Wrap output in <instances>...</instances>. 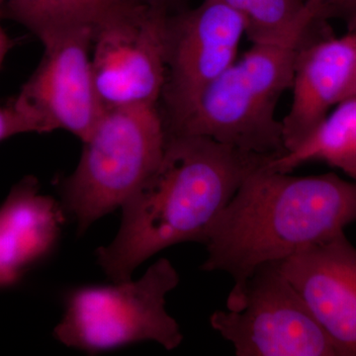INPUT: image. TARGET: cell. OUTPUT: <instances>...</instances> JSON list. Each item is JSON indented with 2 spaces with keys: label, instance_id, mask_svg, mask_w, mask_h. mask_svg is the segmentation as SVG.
<instances>
[{
  "label": "cell",
  "instance_id": "cell-1",
  "mask_svg": "<svg viewBox=\"0 0 356 356\" xmlns=\"http://www.w3.org/2000/svg\"><path fill=\"white\" fill-rule=\"evenodd\" d=\"M269 156L199 136H168L152 177L122 205L120 229L96 250L114 283L132 280L140 264L180 243H205L229 201Z\"/></svg>",
  "mask_w": 356,
  "mask_h": 356
},
{
  "label": "cell",
  "instance_id": "cell-2",
  "mask_svg": "<svg viewBox=\"0 0 356 356\" xmlns=\"http://www.w3.org/2000/svg\"><path fill=\"white\" fill-rule=\"evenodd\" d=\"M266 165L245 178L204 243L201 270L229 274L232 290L259 267L341 235L356 222L355 181L334 172L293 177Z\"/></svg>",
  "mask_w": 356,
  "mask_h": 356
},
{
  "label": "cell",
  "instance_id": "cell-3",
  "mask_svg": "<svg viewBox=\"0 0 356 356\" xmlns=\"http://www.w3.org/2000/svg\"><path fill=\"white\" fill-rule=\"evenodd\" d=\"M311 2L287 34L257 42L204 91L181 125L168 136L209 138L247 153L276 158L285 153L282 123L275 117L281 95L291 88L302 42L321 17Z\"/></svg>",
  "mask_w": 356,
  "mask_h": 356
},
{
  "label": "cell",
  "instance_id": "cell-4",
  "mask_svg": "<svg viewBox=\"0 0 356 356\" xmlns=\"http://www.w3.org/2000/svg\"><path fill=\"white\" fill-rule=\"evenodd\" d=\"M166 130L159 106L105 110L76 170L62 185L65 209L79 234L124 203L156 172Z\"/></svg>",
  "mask_w": 356,
  "mask_h": 356
},
{
  "label": "cell",
  "instance_id": "cell-5",
  "mask_svg": "<svg viewBox=\"0 0 356 356\" xmlns=\"http://www.w3.org/2000/svg\"><path fill=\"white\" fill-rule=\"evenodd\" d=\"M178 283L175 267L161 259L140 280L79 288L67 297L64 317L55 327L56 339L89 353L140 341L175 350L184 336L166 311L165 299Z\"/></svg>",
  "mask_w": 356,
  "mask_h": 356
},
{
  "label": "cell",
  "instance_id": "cell-6",
  "mask_svg": "<svg viewBox=\"0 0 356 356\" xmlns=\"http://www.w3.org/2000/svg\"><path fill=\"white\" fill-rule=\"evenodd\" d=\"M210 325L238 356H341L278 261L259 267L232 290L227 311L214 312Z\"/></svg>",
  "mask_w": 356,
  "mask_h": 356
},
{
  "label": "cell",
  "instance_id": "cell-7",
  "mask_svg": "<svg viewBox=\"0 0 356 356\" xmlns=\"http://www.w3.org/2000/svg\"><path fill=\"white\" fill-rule=\"evenodd\" d=\"M245 32L242 15L224 0H203L195 8L168 14L161 98L166 135L181 125L204 91L235 62Z\"/></svg>",
  "mask_w": 356,
  "mask_h": 356
},
{
  "label": "cell",
  "instance_id": "cell-8",
  "mask_svg": "<svg viewBox=\"0 0 356 356\" xmlns=\"http://www.w3.org/2000/svg\"><path fill=\"white\" fill-rule=\"evenodd\" d=\"M168 14L137 4L96 29L91 69L104 111L159 106L166 77Z\"/></svg>",
  "mask_w": 356,
  "mask_h": 356
},
{
  "label": "cell",
  "instance_id": "cell-9",
  "mask_svg": "<svg viewBox=\"0 0 356 356\" xmlns=\"http://www.w3.org/2000/svg\"><path fill=\"white\" fill-rule=\"evenodd\" d=\"M95 34L83 28L43 44L41 62L13 99L30 133L65 130L83 143L92 133L104 112L91 69Z\"/></svg>",
  "mask_w": 356,
  "mask_h": 356
},
{
  "label": "cell",
  "instance_id": "cell-10",
  "mask_svg": "<svg viewBox=\"0 0 356 356\" xmlns=\"http://www.w3.org/2000/svg\"><path fill=\"white\" fill-rule=\"evenodd\" d=\"M341 356H356V248L344 233L278 261Z\"/></svg>",
  "mask_w": 356,
  "mask_h": 356
},
{
  "label": "cell",
  "instance_id": "cell-11",
  "mask_svg": "<svg viewBox=\"0 0 356 356\" xmlns=\"http://www.w3.org/2000/svg\"><path fill=\"white\" fill-rule=\"evenodd\" d=\"M355 60L356 32L334 36L321 18L295 60L291 106L281 121L285 153L298 147L341 102Z\"/></svg>",
  "mask_w": 356,
  "mask_h": 356
},
{
  "label": "cell",
  "instance_id": "cell-12",
  "mask_svg": "<svg viewBox=\"0 0 356 356\" xmlns=\"http://www.w3.org/2000/svg\"><path fill=\"white\" fill-rule=\"evenodd\" d=\"M63 218L57 203L40 194L36 178L13 187L0 207V288L17 282L53 250Z\"/></svg>",
  "mask_w": 356,
  "mask_h": 356
},
{
  "label": "cell",
  "instance_id": "cell-13",
  "mask_svg": "<svg viewBox=\"0 0 356 356\" xmlns=\"http://www.w3.org/2000/svg\"><path fill=\"white\" fill-rule=\"evenodd\" d=\"M313 161L339 168L356 182V95L341 100L298 147L269 159L266 168L290 173Z\"/></svg>",
  "mask_w": 356,
  "mask_h": 356
},
{
  "label": "cell",
  "instance_id": "cell-14",
  "mask_svg": "<svg viewBox=\"0 0 356 356\" xmlns=\"http://www.w3.org/2000/svg\"><path fill=\"white\" fill-rule=\"evenodd\" d=\"M133 6L118 0H7L6 18L24 26L44 44L74 30L96 31Z\"/></svg>",
  "mask_w": 356,
  "mask_h": 356
},
{
  "label": "cell",
  "instance_id": "cell-15",
  "mask_svg": "<svg viewBox=\"0 0 356 356\" xmlns=\"http://www.w3.org/2000/svg\"><path fill=\"white\" fill-rule=\"evenodd\" d=\"M242 15L252 43L273 41L287 34L307 13V0H224Z\"/></svg>",
  "mask_w": 356,
  "mask_h": 356
},
{
  "label": "cell",
  "instance_id": "cell-16",
  "mask_svg": "<svg viewBox=\"0 0 356 356\" xmlns=\"http://www.w3.org/2000/svg\"><path fill=\"white\" fill-rule=\"evenodd\" d=\"M321 16L325 20L339 18L346 21L348 31L356 32V0H325Z\"/></svg>",
  "mask_w": 356,
  "mask_h": 356
},
{
  "label": "cell",
  "instance_id": "cell-17",
  "mask_svg": "<svg viewBox=\"0 0 356 356\" xmlns=\"http://www.w3.org/2000/svg\"><path fill=\"white\" fill-rule=\"evenodd\" d=\"M23 133H30V129L14 108L13 99L6 104L0 105V142Z\"/></svg>",
  "mask_w": 356,
  "mask_h": 356
},
{
  "label": "cell",
  "instance_id": "cell-18",
  "mask_svg": "<svg viewBox=\"0 0 356 356\" xmlns=\"http://www.w3.org/2000/svg\"><path fill=\"white\" fill-rule=\"evenodd\" d=\"M3 18L0 16V69L3 65L4 60L9 51L13 48L14 41L8 36L4 28L2 27L1 20Z\"/></svg>",
  "mask_w": 356,
  "mask_h": 356
},
{
  "label": "cell",
  "instance_id": "cell-19",
  "mask_svg": "<svg viewBox=\"0 0 356 356\" xmlns=\"http://www.w3.org/2000/svg\"><path fill=\"white\" fill-rule=\"evenodd\" d=\"M353 95H356V60L353 74H351L350 81H348V86H346V90H344L341 100Z\"/></svg>",
  "mask_w": 356,
  "mask_h": 356
},
{
  "label": "cell",
  "instance_id": "cell-20",
  "mask_svg": "<svg viewBox=\"0 0 356 356\" xmlns=\"http://www.w3.org/2000/svg\"><path fill=\"white\" fill-rule=\"evenodd\" d=\"M177 0H147L149 6L156 7V8L165 10L166 13H170V8L177 3Z\"/></svg>",
  "mask_w": 356,
  "mask_h": 356
},
{
  "label": "cell",
  "instance_id": "cell-21",
  "mask_svg": "<svg viewBox=\"0 0 356 356\" xmlns=\"http://www.w3.org/2000/svg\"><path fill=\"white\" fill-rule=\"evenodd\" d=\"M7 0H0V16L2 18H6V7Z\"/></svg>",
  "mask_w": 356,
  "mask_h": 356
},
{
  "label": "cell",
  "instance_id": "cell-22",
  "mask_svg": "<svg viewBox=\"0 0 356 356\" xmlns=\"http://www.w3.org/2000/svg\"><path fill=\"white\" fill-rule=\"evenodd\" d=\"M118 1L124 2V3H131V4H140V3L147 4V0H118Z\"/></svg>",
  "mask_w": 356,
  "mask_h": 356
},
{
  "label": "cell",
  "instance_id": "cell-23",
  "mask_svg": "<svg viewBox=\"0 0 356 356\" xmlns=\"http://www.w3.org/2000/svg\"><path fill=\"white\" fill-rule=\"evenodd\" d=\"M307 1L324 2L325 0H307Z\"/></svg>",
  "mask_w": 356,
  "mask_h": 356
}]
</instances>
